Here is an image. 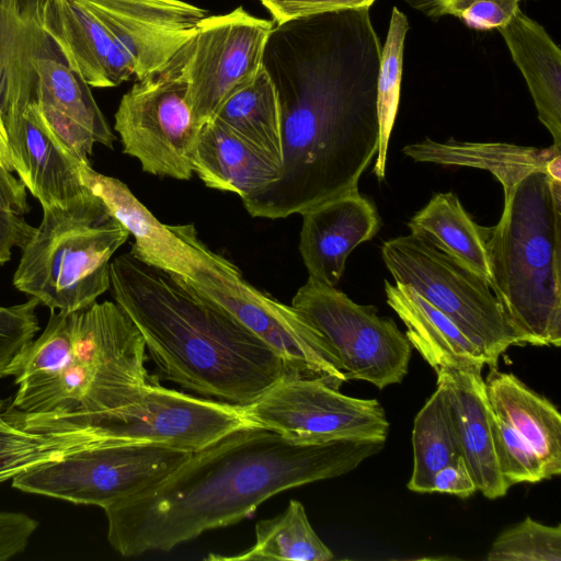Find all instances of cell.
I'll list each match as a JSON object with an SVG mask.
<instances>
[{
    "mask_svg": "<svg viewBox=\"0 0 561 561\" xmlns=\"http://www.w3.org/2000/svg\"><path fill=\"white\" fill-rule=\"evenodd\" d=\"M381 45L369 8L275 23L262 66L276 90L278 178L241 198L252 217L279 219L358 191L379 144Z\"/></svg>",
    "mask_w": 561,
    "mask_h": 561,
    "instance_id": "6da1fadb",
    "label": "cell"
},
{
    "mask_svg": "<svg viewBox=\"0 0 561 561\" xmlns=\"http://www.w3.org/2000/svg\"><path fill=\"white\" fill-rule=\"evenodd\" d=\"M385 444H300L257 425L237 428L191 453L156 485L104 508L107 541L126 558L170 551L250 517L275 494L348 473Z\"/></svg>",
    "mask_w": 561,
    "mask_h": 561,
    "instance_id": "7a4b0ae2",
    "label": "cell"
},
{
    "mask_svg": "<svg viewBox=\"0 0 561 561\" xmlns=\"http://www.w3.org/2000/svg\"><path fill=\"white\" fill-rule=\"evenodd\" d=\"M110 289L141 334L160 378L183 390L245 407L293 375L228 311L131 250L112 260Z\"/></svg>",
    "mask_w": 561,
    "mask_h": 561,
    "instance_id": "3957f363",
    "label": "cell"
},
{
    "mask_svg": "<svg viewBox=\"0 0 561 561\" xmlns=\"http://www.w3.org/2000/svg\"><path fill=\"white\" fill-rule=\"evenodd\" d=\"M145 342L115 301L50 310L43 333L10 370L13 405L25 414L80 416L136 399L153 379Z\"/></svg>",
    "mask_w": 561,
    "mask_h": 561,
    "instance_id": "277c9868",
    "label": "cell"
},
{
    "mask_svg": "<svg viewBox=\"0 0 561 561\" xmlns=\"http://www.w3.org/2000/svg\"><path fill=\"white\" fill-rule=\"evenodd\" d=\"M490 286L523 345L561 344V181L542 170L504 191L484 227Z\"/></svg>",
    "mask_w": 561,
    "mask_h": 561,
    "instance_id": "5b68a950",
    "label": "cell"
},
{
    "mask_svg": "<svg viewBox=\"0 0 561 561\" xmlns=\"http://www.w3.org/2000/svg\"><path fill=\"white\" fill-rule=\"evenodd\" d=\"M128 230L89 188L64 206L43 208V218L13 275V285L50 310L83 309L110 289L114 253Z\"/></svg>",
    "mask_w": 561,
    "mask_h": 561,
    "instance_id": "8992f818",
    "label": "cell"
},
{
    "mask_svg": "<svg viewBox=\"0 0 561 561\" xmlns=\"http://www.w3.org/2000/svg\"><path fill=\"white\" fill-rule=\"evenodd\" d=\"M174 243L161 270L176 275L267 344L296 376L340 389L347 381L330 344L291 305L263 293L222 255L210 250L194 225H171Z\"/></svg>",
    "mask_w": 561,
    "mask_h": 561,
    "instance_id": "52a82bcc",
    "label": "cell"
},
{
    "mask_svg": "<svg viewBox=\"0 0 561 561\" xmlns=\"http://www.w3.org/2000/svg\"><path fill=\"white\" fill-rule=\"evenodd\" d=\"M25 425L49 437L64 455L88 447L156 444L197 451L253 425L244 408L188 394L153 380L127 404L80 416L25 414Z\"/></svg>",
    "mask_w": 561,
    "mask_h": 561,
    "instance_id": "ba28073f",
    "label": "cell"
},
{
    "mask_svg": "<svg viewBox=\"0 0 561 561\" xmlns=\"http://www.w3.org/2000/svg\"><path fill=\"white\" fill-rule=\"evenodd\" d=\"M381 255L396 283L448 317L483 352L490 368L508 347L523 345L482 275L411 233L385 241Z\"/></svg>",
    "mask_w": 561,
    "mask_h": 561,
    "instance_id": "9c48e42d",
    "label": "cell"
},
{
    "mask_svg": "<svg viewBox=\"0 0 561 561\" xmlns=\"http://www.w3.org/2000/svg\"><path fill=\"white\" fill-rule=\"evenodd\" d=\"M188 53L190 45L162 71L137 80L114 116L124 153L137 159L144 172L184 181L194 173L192 156L201 127L188 98Z\"/></svg>",
    "mask_w": 561,
    "mask_h": 561,
    "instance_id": "30bf717a",
    "label": "cell"
},
{
    "mask_svg": "<svg viewBox=\"0 0 561 561\" xmlns=\"http://www.w3.org/2000/svg\"><path fill=\"white\" fill-rule=\"evenodd\" d=\"M190 455L156 444L81 448L21 472L12 486L104 510L156 485Z\"/></svg>",
    "mask_w": 561,
    "mask_h": 561,
    "instance_id": "8fae6325",
    "label": "cell"
},
{
    "mask_svg": "<svg viewBox=\"0 0 561 561\" xmlns=\"http://www.w3.org/2000/svg\"><path fill=\"white\" fill-rule=\"evenodd\" d=\"M291 306L327 340L347 380L383 389L407 376L412 345L393 319L378 316L375 306L358 305L335 286L309 278Z\"/></svg>",
    "mask_w": 561,
    "mask_h": 561,
    "instance_id": "7c38bea8",
    "label": "cell"
},
{
    "mask_svg": "<svg viewBox=\"0 0 561 561\" xmlns=\"http://www.w3.org/2000/svg\"><path fill=\"white\" fill-rule=\"evenodd\" d=\"M253 424L300 444L387 439L389 422L376 399H358L325 381L286 375L243 407Z\"/></svg>",
    "mask_w": 561,
    "mask_h": 561,
    "instance_id": "4fadbf2b",
    "label": "cell"
},
{
    "mask_svg": "<svg viewBox=\"0 0 561 561\" xmlns=\"http://www.w3.org/2000/svg\"><path fill=\"white\" fill-rule=\"evenodd\" d=\"M112 39V87L162 71L195 37L207 11L183 0H78Z\"/></svg>",
    "mask_w": 561,
    "mask_h": 561,
    "instance_id": "5bb4252c",
    "label": "cell"
},
{
    "mask_svg": "<svg viewBox=\"0 0 561 561\" xmlns=\"http://www.w3.org/2000/svg\"><path fill=\"white\" fill-rule=\"evenodd\" d=\"M273 25L243 7L202 21L186 61L188 98L199 126L254 79Z\"/></svg>",
    "mask_w": 561,
    "mask_h": 561,
    "instance_id": "9a60e30c",
    "label": "cell"
},
{
    "mask_svg": "<svg viewBox=\"0 0 561 561\" xmlns=\"http://www.w3.org/2000/svg\"><path fill=\"white\" fill-rule=\"evenodd\" d=\"M299 251L309 279L336 286L348 254L380 228L375 205L358 191L329 199L302 214Z\"/></svg>",
    "mask_w": 561,
    "mask_h": 561,
    "instance_id": "2e32d148",
    "label": "cell"
},
{
    "mask_svg": "<svg viewBox=\"0 0 561 561\" xmlns=\"http://www.w3.org/2000/svg\"><path fill=\"white\" fill-rule=\"evenodd\" d=\"M13 169L42 208L64 206L88 191L76 159L45 123L36 102L7 128Z\"/></svg>",
    "mask_w": 561,
    "mask_h": 561,
    "instance_id": "e0dca14e",
    "label": "cell"
},
{
    "mask_svg": "<svg viewBox=\"0 0 561 561\" xmlns=\"http://www.w3.org/2000/svg\"><path fill=\"white\" fill-rule=\"evenodd\" d=\"M482 367H453L436 370L437 381L446 391L455 422L462 457L476 482L477 490L494 500L506 494L495 457L491 414Z\"/></svg>",
    "mask_w": 561,
    "mask_h": 561,
    "instance_id": "ac0fdd59",
    "label": "cell"
},
{
    "mask_svg": "<svg viewBox=\"0 0 561 561\" xmlns=\"http://www.w3.org/2000/svg\"><path fill=\"white\" fill-rule=\"evenodd\" d=\"M32 62L37 76L36 103L87 129L96 144L113 148L116 139L90 85L72 69L43 21V0L34 31Z\"/></svg>",
    "mask_w": 561,
    "mask_h": 561,
    "instance_id": "d6986e66",
    "label": "cell"
},
{
    "mask_svg": "<svg viewBox=\"0 0 561 561\" xmlns=\"http://www.w3.org/2000/svg\"><path fill=\"white\" fill-rule=\"evenodd\" d=\"M520 70L538 118L561 148V50L546 28L519 8L497 28Z\"/></svg>",
    "mask_w": 561,
    "mask_h": 561,
    "instance_id": "ffe728a7",
    "label": "cell"
},
{
    "mask_svg": "<svg viewBox=\"0 0 561 561\" xmlns=\"http://www.w3.org/2000/svg\"><path fill=\"white\" fill-rule=\"evenodd\" d=\"M407 157L417 162L443 165L478 168L491 172L510 190L534 170H542L556 181H561V148H536L504 142H463L450 139L436 142L425 138L402 149Z\"/></svg>",
    "mask_w": 561,
    "mask_h": 561,
    "instance_id": "44dd1931",
    "label": "cell"
},
{
    "mask_svg": "<svg viewBox=\"0 0 561 561\" xmlns=\"http://www.w3.org/2000/svg\"><path fill=\"white\" fill-rule=\"evenodd\" d=\"M490 408L535 450L548 479L561 473V415L556 405L512 373L491 368L484 380Z\"/></svg>",
    "mask_w": 561,
    "mask_h": 561,
    "instance_id": "7402d4cb",
    "label": "cell"
},
{
    "mask_svg": "<svg viewBox=\"0 0 561 561\" xmlns=\"http://www.w3.org/2000/svg\"><path fill=\"white\" fill-rule=\"evenodd\" d=\"M387 304L407 327V337L436 371L447 367H484L483 352L443 312L410 287L385 279Z\"/></svg>",
    "mask_w": 561,
    "mask_h": 561,
    "instance_id": "603a6c76",
    "label": "cell"
},
{
    "mask_svg": "<svg viewBox=\"0 0 561 561\" xmlns=\"http://www.w3.org/2000/svg\"><path fill=\"white\" fill-rule=\"evenodd\" d=\"M192 168L206 186L241 198L274 182L279 174L277 164L215 119L199 127Z\"/></svg>",
    "mask_w": 561,
    "mask_h": 561,
    "instance_id": "cb8c5ba5",
    "label": "cell"
},
{
    "mask_svg": "<svg viewBox=\"0 0 561 561\" xmlns=\"http://www.w3.org/2000/svg\"><path fill=\"white\" fill-rule=\"evenodd\" d=\"M42 0H0V110L5 130L36 101L32 62Z\"/></svg>",
    "mask_w": 561,
    "mask_h": 561,
    "instance_id": "d4e9b609",
    "label": "cell"
},
{
    "mask_svg": "<svg viewBox=\"0 0 561 561\" xmlns=\"http://www.w3.org/2000/svg\"><path fill=\"white\" fill-rule=\"evenodd\" d=\"M43 21L68 64L94 88H113L108 72L112 39L78 0H43Z\"/></svg>",
    "mask_w": 561,
    "mask_h": 561,
    "instance_id": "484cf974",
    "label": "cell"
},
{
    "mask_svg": "<svg viewBox=\"0 0 561 561\" xmlns=\"http://www.w3.org/2000/svg\"><path fill=\"white\" fill-rule=\"evenodd\" d=\"M408 227L411 234L482 275L490 283L484 227L476 224L457 195L451 192L435 194L410 219Z\"/></svg>",
    "mask_w": 561,
    "mask_h": 561,
    "instance_id": "4316f807",
    "label": "cell"
},
{
    "mask_svg": "<svg viewBox=\"0 0 561 561\" xmlns=\"http://www.w3.org/2000/svg\"><path fill=\"white\" fill-rule=\"evenodd\" d=\"M273 163H282L280 114L274 84L263 68L231 95L213 118Z\"/></svg>",
    "mask_w": 561,
    "mask_h": 561,
    "instance_id": "83f0119b",
    "label": "cell"
},
{
    "mask_svg": "<svg viewBox=\"0 0 561 561\" xmlns=\"http://www.w3.org/2000/svg\"><path fill=\"white\" fill-rule=\"evenodd\" d=\"M205 559L330 561L334 554L312 528L302 503L290 500L283 513L256 523L255 540L249 549L228 557L210 553Z\"/></svg>",
    "mask_w": 561,
    "mask_h": 561,
    "instance_id": "f1b7e54d",
    "label": "cell"
},
{
    "mask_svg": "<svg viewBox=\"0 0 561 561\" xmlns=\"http://www.w3.org/2000/svg\"><path fill=\"white\" fill-rule=\"evenodd\" d=\"M412 445L413 471L408 489L432 493L434 474L462 456L449 401L439 381L414 419Z\"/></svg>",
    "mask_w": 561,
    "mask_h": 561,
    "instance_id": "f546056e",
    "label": "cell"
},
{
    "mask_svg": "<svg viewBox=\"0 0 561 561\" xmlns=\"http://www.w3.org/2000/svg\"><path fill=\"white\" fill-rule=\"evenodd\" d=\"M409 28L407 15L393 7L386 42L381 47L377 81L379 144L373 171L378 180L386 174L388 144L400 101L404 41Z\"/></svg>",
    "mask_w": 561,
    "mask_h": 561,
    "instance_id": "4dcf8cb0",
    "label": "cell"
},
{
    "mask_svg": "<svg viewBox=\"0 0 561 561\" xmlns=\"http://www.w3.org/2000/svg\"><path fill=\"white\" fill-rule=\"evenodd\" d=\"M62 456L45 434L25 425V413L13 405L12 398L0 399V483Z\"/></svg>",
    "mask_w": 561,
    "mask_h": 561,
    "instance_id": "1f68e13d",
    "label": "cell"
},
{
    "mask_svg": "<svg viewBox=\"0 0 561 561\" xmlns=\"http://www.w3.org/2000/svg\"><path fill=\"white\" fill-rule=\"evenodd\" d=\"M489 561H561V526L540 524L529 516L494 540Z\"/></svg>",
    "mask_w": 561,
    "mask_h": 561,
    "instance_id": "d6a6232c",
    "label": "cell"
},
{
    "mask_svg": "<svg viewBox=\"0 0 561 561\" xmlns=\"http://www.w3.org/2000/svg\"><path fill=\"white\" fill-rule=\"evenodd\" d=\"M491 431L497 467L510 488L517 483H537L548 479L535 450L493 412Z\"/></svg>",
    "mask_w": 561,
    "mask_h": 561,
    "instance_id": "836d02e7",
    "label": "cell"
},
{
    "mask_svg": "<svg viewBox=\"0 0 561 561\" xmlns=\"http://www.w3.org/2000/svg\"><path fill=\"white\" fill-rule=\"evenodd\" d=\"M28 211L24 183L0 165V266L10 261L13 248L22 250L34 236L35 227L25 219Z\"/></svg>",
    "mask_w": 561,
    "mask_h": 561,
    "instance_id": "e575fe53",
    "label": "cell"
},
{
    "mask_svg": "<svg viewBox=\"0 0 561 561\" xmlns=\"http://www.w3.org/2000/svg\"><path fill=\"white\" fill-rule=\"evenodd\" d=\"M38 306L34 298L9 307L0 306V378L10 376L12 366L39 331Z\"/></svg>",
    "mask_w": 561,
    "mask_h": 561,
    "instance_id": "d590c367",
    "label": "cell"
},
{
    "mask_svg": "<svg viewBox=\"0 0 561 561\" xmlns=\"http://www.w3.org/2000/svg\"><path fill=\"white\" fill-rule=\"evenodd\" d=\"M522 0H448L440 15H454L479 31L499 28L507 23Z\"/></svg>",
    "mask_w": 561,
    "mask_h": 561,
    "instance_id": "8d00e7d4",
    "label": "cell"
},
{
    "mask_svg": "<svg viewBox=\"0 0 561 561\" xmlns=\"http://www.w3.org/2000/svg\"><path fill=\"white\" fill-rule=\"evenodd\" d=\"M375 0H261L275 23L330 11L370 8Z\"/></svg>",
    "mask_w": 561,
    "mask_h": 561,
    "instance_id": "74e56055",
    "label": "cell"
},
{
    "mask_svg": "<svg viewBox=\"0 0 561 561\" xmlns=\"http://www.w3.org/2000/svg\"><path fill=\"white\" fill-rule=\"evenodd\" d=\"M37 526V520L24 513L0 512V561L22 553Z\"/></svg>",
    "mask_w": 561,
    "mask_h": 561,
    "instance_id": "f35d334b",
    "label": "cell"
},
{
    "mask_svg": "<svg viewBox=\"0 0 561 561\" xmlns=\"http://www.w3.org/2000/svg\"><path fill=\"white\" fill-rule=\"evenodd\" d=\"M476 491V482L462 456L440 468L432 480V493H446L466 499Z\"/></svg>",
    "mask_w": 561,
    "mask_h": 561,
    "instance_id": "ab89813d",
    "label": "cell"
},
{
    "mask_svg": "<svg viewBox=\"0 0 561 561\" xmlns=\"http://www.w3.org/2000/svg\"><path fill=\"white\" fill-rule=\"evenodd\" d=\"M411 8L423 13L430 19L442 18L440 12L443 5L448 0H404Z\"/></svg>",
    "mask_w": 561,
    "mask_h": 561,
    "instance_id": "60d3db41",
    "label": "cell"
},
{
    "mask_svg": "<svg viewBox=\"0 0 561 561\" xmlns=\"http://www.w3.org/2000/svg\"><path fill=\"white\" fill-rule=\"evenodd\" d=\"M0 165L4 167L9 171L13 172V163L11 159L10 147L8 142V136L5 130L4 118L0 110Z\"/></svg>",
    "mask_w": 561,
    "mask_h": 561,
    "instance_id": "b9f144b4",
    "label": "cell"
}]
</instances>
